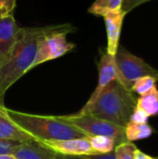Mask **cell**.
<instances>
[{"label":"cell","instance_id":"6da1fadb","mask_svg":"<svg viewBox=\"0 0 158 159\" xmlns=\"http://www.w3.org/2000/svg\"><path fill=\"white\" fill-rule=\"evenodd\" d=\"M57 31H69L73 33L75 31V28L70 23L20 28L18 40L11 53L0 65V97L4 98L5 92L30 71L40 41L48 34Z\"/></svg>","mask_w":158,"mask_h":159},{"label":"cell","instance_id":"7a4b0ae2","mask_svg":"<svg viewBox=\"0 0 158 159\" xmlns=\"http://www.w3.org/2000/svg\"><path fill=\"white\" fill-rule=\"evenodd\" d=\"M136 105L137 99L133 92L115 80L104 89L89 108L78 114H89L115 125L126 127L129 123Z\"/></svg>","mask_w":158,"mask_h":159},{"label":"cell","instance_id":"3957f363","mask_svg":"<svg viewBox=\"0 0 158 159\" xmlns=\"http://www.w3.org/2000/svg\"><path fill=\"white\" fill-rule=\"evenodd\" d=\"M8 116L35 141H53L86 138L76 127L66 122L61 116L27 114L6 109Z\"/></svg>","mask_w":158,"mask_h":159},{"label":"cell","instance_id":"277c9868","mask_svg":"<svg viewBox=\"0 0 158 159\" xmlns=\"http://www.w3.org/2000/svg\"><path fill=\"white\" fill-rule=\"evenodd\" d=\"M61 118L76 127L87 137L105 136L115 140L118 145L129 142L125 133V127L115 125L107 120L99 118L89 114H74L69 116H60Z\"/></svg>","mask_w":158,"mask_h":159},{"label":"cell","instance_id":"5b68a950","mask_svg":"<svg viewBox=\"0 0 158 159\" xmlns=\"http://www.w3.org/2000/svg\"><path fill=\"white\" fill-rule=\"evenodd\" d=\"M115 59L118 73L117 81L130 91L134 83L142 76L152 75L158 78V70L120 45Z\"/></svg>","mask_w":158,"mask_h":159},{"label":"cell","instance_id":"8992f818","mask_svg":"<svg viewBox=\"0 0 158 159\" xmlns=\"http://www.w3.org/2000/svg\"><path fill=\"white\" fill-rule=\"evenodd\" d=\"M68 34H70L69 31H57L46 35L39 43L30 71L44 62L58 59L74 49L75 45L67 40L66 35Z\"/></svg>","mask_w":158,"mask_h":159},{"label":"cell","instance_id":"52a82bcc","mask_svg":"<svg viewBox=\"0 0 158 159\" xmlns=\"http://www.w3.org/2000/svg\"><path fill=\"white\" fill-rule=\"evenodd\" d=\"M98 69H99L98 85L95 90L93 91V93L91 94L90 98L88 99V102L79 112H84L88 108H89L97 101V99L99 98L101 93L104 90V89L111 82L118 79V73H117L115 56L108 54L106 51L101 57V60L98 64Z\"/></svg>","mask_w":158,"mask_h":159},{"label":"cell","instance_id":"ba28073f","mask_svg":"<svg viewBox=\"0 0 158 159\" xmlns=\"http://www.w3.org/2000/svg\"><path fill=\"white\" fill-rule=\"evenodd\" d=\"M43 145L53 151L55 154L66 156H81V155H97L93 150L88 137L69 140H53V141H38Z\"/></svg>","mask_w":158,"mask_h":159},{"label":"cell","instance_id":"9c48e42d","mask_svg":"<svg viewBox=\"0 0 158 159\" xmlns=\"http://www.w3.org/2000/svg\"><path fill=\"white\" fill-rule=\"evenodd\" d=\"M20 28L13 14L0 17V65L11 53L18 40Z\"/></svg>","mask_w":158,"mask_h":159},{"label":"cell","instance_id":"30bf717a","mask_svg":"<svg viewBox=\"0 0 158 159\" xmlns=\"http://www.w3.org/2000/svg\"><path fill=\"white\" fill-rule=\"evenodd\" d=\"M127 13L120 10L106 12L102 17L105 23L106 34H107V48L106 52L112 56H115L119 47L120 34L122 25Z\"/></svg>","mask_w":158,"mask_h":159},{"label":"cell","instance_id":"8fae6325","mask_svg":"<svg viewBox=\"0 0 158 159\" xmlns=\"http://www.w3.org/2000/svg\"><path fill=\"white\" fill-rule=\"evenodd\" d=\"M7 108L4 104H0V139L10 140L16 142H28L34 140V138L19 127L8 116Z\"/></svg>","mask_w":158,"mask_h":159},{"label":"cell","instance_id":"7c38bea8","mask_svg":"<svg viewBox=\"0 0 158 159\" xmlns=\"http://www.w3.org/2000/svg\"><path fill=\"white\" fill-rule=\"evenodd\" d=\"M12 155L17 159H54L56 154L40 142L31 140L17 146Z\"/></svg>","mask_w":158,"mask_h":159},{"label":"cell","instance_id":"4fadbf2b","mask_svg":"<svg viewBox=\"0 0 158 159\" xmlns=\"http://www.w3.org/2000/svg\"><path fill=\"white\" fill-rule=\"evenodd\" d=\"M137 106L147 113L149 116H156L158 115V89L156 87L150 91L141 95L137 99Z\"/></svg>","mask_w":158,"mask_h":159},{"label":"cell","instance_id":"5bb4252c","mask_svg":"<svg viewBox=\"0 0 158 159\" xmlns=\"http://www.w3.org/2000/svg\"><path fill=\"white\" fill-rule=\"evenodd\" d=\"M125 133L129 142H135L149 138L153 134V129L148 124L129 123L125 127Z\"/></svg>","mask_w":158,"mask_h":159},{"label":"cell","instance_id":"9a60e30c","mask_svg":"<svg viewBox=\"0 0 158 159\" xmlns=\"http://www.w3.org/2000/svg\"><path fill=\"white\" fill-rule=\"evenodd\" d=\"M123 0H95L88 8V13L102 17L106 12L120 10Z\"/></svg>","mask_w":158,"mask_h":159},{"label":"cell","instance_id":"2e32d148","mask_svg":"<svg viewBox=\"0 0 158 159\" xmlns=\"http://www.w3.org/2000/svg\"><path fill=\"white\" fill-rule=\"evenodd\" d=\"M90 144L97 155L109 154L115 151L116 146L114 139L105 136H94L88 137Z\"/></svg>","mask_w":158,"mask_h":159},{"label":"cell","instance_id":"e0dca14e","mask_svg":"<svg viewBox=\"0 0 158 159\" xmlns=\"http://www.w3.org/2000/svg\"><path fill=\"white\" fill-rule=\"evenodd\" d=\"M158 78L156 76H152V75H146V76H142L141 78H139L133 85L131 91L132 92H136L137 94L143 95L146 92L150 91L153 88L156 87V82H157Z\"/></svg>","mask_w":158,"mask_h":159},{"label":"cell","instance_id":"ac0fdd59","mask_svg":"<svg viewBox=\"0 0 158 159\" xmlns=\"http://www.w3.org/2000/svg\"><path fill=\"white\" fill-rule=\"evenodd\" d=\"M137 147L131 142L120 143L115 148V159H135L134 155Z\"/></svg>","mask_w":158,"mask_h":159},{"label":"cell","instance_id":"d6986e66","mask_svg":"<svg viewBox=\"0 0 158 159\" xmlns=\"http://www.w3.org/2000/svg\"><path fill=\"white\" fill-rule=\"evenodd\" d=\"M54 159H115V151L104 155H81V156H66L56 154Z\"/></svg>","mask_w":158,"mask_h":159},{"label":"cell","instance_id":"ffe728a7","mask_svg":"<svg viewBox=\"0 0 158 159\" xmlns=\"http://www.w3.org/2000/svg\"><path fill=\"white\" fill-rule=\"evenodd\" d=\"M149 116L147 115V113L145 111H143L142 108L138 107L136 105V108L134 109L131 116H130V123H134V124H148V120H149Z\"/></svg>","mask_w":158,"mask_h":159},{"label":"cell","instance_id":"44dd1931","mask_svg":"<svg viewBox=\"0 0 158 159\" xmlns=\"http://www.w3.org/2000/svg\"><path fill=\"white\" fill-rule=\"evenodd\" d=\"M21 143L10 140H1L0 139V156L2 155H12L14 149L19 146Z\"/></svg>","mask_w":158,"mask_h":159},{"label":"cell","instance_id":"7402d4cb","mask_svg":"<svg viewBox=\"0 0 158 159\" xmlns=\"http://www.w3.org/2000/svg\"><path fill=\"white\" fill-rule=\"evenodd\" d=\"M16 7V0H0V17L13 14Z\"/></svg>","mask_w":158,"mask_h":159},{"label":"cell","instance_id":"603a6c76","mask_svg":"<svg viewBox=\"0 0 158 159\" xmlns=\"http://www.w3.org/2000/svg\"><path fill=\"white\" fill-rule=\"evenodd\" d=\"M149 1H152V0H123L121 9L128 14L129 11H131L135 7L141 6L146 2H149Z\"/></svg>","mask_w":158,"mask_h":159},{"label":"cell","instance_id":"cb8c5ba5","mask_svg":"<svg viewBox=\"0 0 158 159\" xmlns=\"http://www.w3.org/2000/svg\"><path fill=\"white\" fill-rule=\"evenodd\" d=\"M134 158L135 159H155L154 157L144 154L143 152H142L141 150H139L138 148L135 151V155H134Z\"/></svg>","mask_w":158,"mask_h":159},{"label":"cell","instance_id":"d4e9b609","mask_svg":"<svg viewBox=\"0 0 158 159\" xmlns=\"http://www.w3.org/2000/svg\"><path fill=\"white\" fill-rule=\"evenodd\" d=\"M0 159H17L13 155H2L0 156Z\"/></svg>","mask_w":158,"mask_h":159},{"label":"cell","instance_id":"484cf974","mask_svg":"<svg viewBox=\"0 0 158 159\" xmlns=\"http://www.w3.org/2000/svg\"><path fill=\"white\" fill-rule=\"evenodd\" d=\"M0 104H4V98L0 97Z\"/></svg>","mask_w":158,"mask_h":159}]
</instances>
